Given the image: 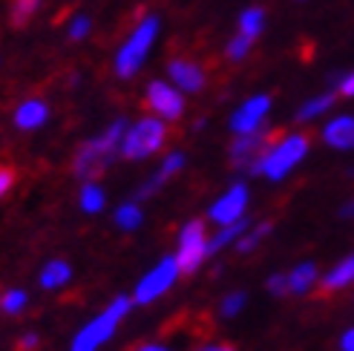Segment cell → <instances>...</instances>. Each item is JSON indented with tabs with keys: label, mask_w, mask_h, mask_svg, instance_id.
<instances>
[{
	"label": "cell",
	"mask_w": 354,
	"mask_h": 351,
	"mask_svg": "<svg viewBox=\"0 0 354 351\" xmlns=\"http://www.w3.org/2000/svg\"><path fill=\"white\" fill-rule=\"evenodd\" d=\"M245 303H248L245 291H234V294H227L225 300H222V317H236V314L245 308Z\"/></svg>",
	"instance_id": "obj_28"
},
{
	"label": "cell",
	"mask_w": 354,
	"mask_h": 351,
	"mask_svg": "<svg viewBox=\"0 0 354 351\" xmlns=\"http://www.w3.org/2000/svg\"><path fill=\"white\" fill-rule=\"evenodd\" d=\"M306 153H308V135L294 133L286 138H277L262 159V176L271 182H282L299 162L306 159Z\"/></svg>",
	"instance_id": "obj_4"
},
{
	"label": "cell",
	"mask_w": 354,
	"mask_h": 351,
	"mask_svg": "<svg viewBox=\"0 0 354 351\" xmlns=\"http://www.w3.org/2000/svg\"><path fill=\"white\" fill-rule=\"evenodd\" d=\"M12 182H15V173H12V167H0V196L12 187Z\"/></svg>",
	"instance_id": "obj_32"
},
{
	"label": "cell",
	"mask_w": 354,
	"mask_h": 351,
	"mask_svg": "<svg viewBox=\"0 0 354 351\" xmlns=\"http://www.w3.org/2000/svg\"><path fill=\"white\" fill-rule=\"evenodd\" d=\"M81 210L84 214H101L104 210V190L95 182H84V187H81Z\"/></svg>",
	"instance_id": "obj_25"
},
{
	"label": "cell",
	"mask_w": 354,
	"mask_h": 351,
	"mask_svg": "<svg viewBox=\"0 0 354 351\" xmlns=\"http://www.w3.org/2000/svg\"><path fill=\"white\" fill-rule=\"evenodd\" d=\"M268 291L282 296V294H288V274H271L268 276Z\"/></svg>",
	"instance_id": "obj_31"
},
{
	"label": "cell",
	"mask_w": 354,
	"mask_h": 351,
	"mask_svg": "<svg viewBox=\"0 0 354 351\" xmlns=\"http://www.w3.org/2000/svg\"><path fill=\"white\" fill-rule=\"evenodd\" d=\"M179 274H182V268H179V259H176V256L158 259V262H156V268L147 271L145 276L138 279L136 294H133V303H138V305H150V303H156L158 296L167 294V291L176 285Z\"/></svg>",
	"instance_id": "obj_7"
},
{
	"label": "cell",
	"mask_w": 354,
	"mask_h": 351,
	"mask_svg": "<svg viewBox=\"0 0 354 351\" xmlns=\"http://www.w3.org/2000/svg\"><path fill=\"white\" fill-rule=\"evenodd\" d=\"M340 348H343V351H354V328L343 331V337H340Z\"/></svg>",
	"instance_id": "obj_33"
},
{
	"label": "cell",
	"mask_w": 354,
	"mask_h": 351,
	"mask_svg": "<svg viewBox=\"0 0 354 351\" xmlns=\"http://www.w3.org/2000/svg\"><path fill=\"white\" fill-rule=\"evenodd\" d=\"M90 35V17H75L73 26H69V41H84Z\"/></svg>",
	"instance_id": "obj_30"
},
{
	"label": "cell",
	"mask_w": 354,
	"mask_h": 351,
	"mask_svg": "<svg viewBox=\"0 0 354 351\" xmlns=\"http://www.w3.org/2000/svg\"><path fill=\"white\" fill-rule=\"evenodd\" d=\"M147 107L165 121H179L185 113V98L176 86L165 81H150L147 84Z\"/></svg>",
	"instance_id": "obj_9"
},
{
	"label": "cell",
	"mask_w": 354,
	"mask_h": 351,
	"mask_svg": "<svg viewBox=\"0 0 354 351\" xmlns=\"http://www.w3.org/2000/svg\"><path fill=\"white\" fill-rule=\"evenodd\" d=\"M156 35H158L156 17H145V21L136 26V32L130 35L127 44H124L118 49V55H115V75L118 78H133L138 73L141 64H145V58H147L150 46H153V41H156Z\"/></svg>",
	"instance_id": "obj_5"
},
{
	"label": "cell",
	"mask_w": 354,
	"mask_h": 351,
	"mask_svg": "<svg viewBox=\"0 0 354 351\" xmlns=\"http://www.w3.org/2000/svg\"><path fill=\"white\" fill-rule=\"evenodd\" d=\"M271 231H274V225H271V222H262L259 227H248V231L236 239V251H239V254H251V251H254L257 245H259L265 236H268Z\"/></svg>",
	"instance_id": "obj_23"
},
{
	"label": "cell",
	"mask_w": 354,
	"mask_h": 351,
	"mask_svg": "<svg viewBox=\"0 0 354 351\" xmlns=\"http://www.w3.org/2000/svg\"><path fill=\"white\" fill-rule=\"evenodd\" d=\"M248 227H251V222H248L245 216L242 219H236V222H231V225H219V234L214 236V239H207V254H219L225 245H231V242H236Z\"/></svg>",
	"instance_id": "obj_17"
},
{
	"label": "cell",
	"mask_w": 354,
	"mask_h": 351,
	"mask_svg": "<svg viewBox=\"0 0 354 351\" xmlns=\"http://www.w3.org/2000/svg\"><path fill=\"white\" fill-rule=\"evenodd\" d=\"M185 167V153H179V150H176V153H167V159L162 162V167H158L153 176H150V179L145 182V184H141L138 190H136V202H141V199H150L153 196V193L158 190V187H162L167 179H170V176H176V173H179Z\"/></svg>",
	"instance_id": "obj_13"
},
{
	"label": "cell",
	"mask_w": 354,
	"mask_h": 351,
	"mask_svg": "<svg viewBox=\"0 0 354 351\" xmlns=\"http://www.w3.org/2000/svg\"><path fill=\"white\" fill-rule=\"evenodd\" d=\"M46 118H49V107L41 98H29L15 110V124L21 130H38L46 124Z\"/></svg>",
	"instance_id": "obj_15"
},
{
	"label": "cell",
	"mask_w": 354,
	"mask_h": 351,
	"mask_svg": "<svg viewBox=\"0 0 354 351\" xmlns=\"http://www.w3.org/2000/svg\"><path fill=\"white\" fill-rule=\"evenodd\" d=\"M323 142L334 150H354V115L331 118L323 130Z\"/></svg>",
	"instance_id": "obj_14"
},
{
	"label": "cell",
	"mask_w": 354,
	"mask_h": 351,
	"mask_svg": "<svg viewBox=\"0 0 354 351\" xmlns=\"http://www.w3.org/2000/svg\"><path fill=\"white\" fill-rule=\"evenodd\" d=\"M41 0H9V21L15 29H21L32 21V15L38 12Z\"/></svg>",
	"instance_id": "obj_21"
},
{
	"label": "cell",
	"mask_w": 354,
	"mask_h": 351,
	"mask_svg": "<svg viewBox=\"0 0 354 351\" xmlns=\"http://www.w3.org/2000/svg\"><path fill=\"white\" fill-rule=\"evenodd\" d=\"M268 110H271V98H268V95H254V98H248L242 107L231 115V130H234L236 135L259 130L262 121H265V115H268Z\"/></svg>",
	"instance_id": "obj_11"
},
{
	"label": "cell",
	"mask_w": 354,
	"mask_h": 351,
	"mask_svg": "<svg viewBox=\"0 0 354 351\" xmlns=\"http://www.w3.org/2000/svg\"><path fill=\"white\" fill-rule=\"evenodd\" d=\"M277 142V130H254L236 135V142L231 144V164L236 170H245L251 176L262 173V159Z\"/></svg>",
	"instance_id": "obj_6"
},
{
	"label": "cell",
	"mask_w": 354,
	"mask_h": 351,
	"mask_svg": "<svg viewBox=\"0 0 354 351\" xmlns=\"http://www.w3.org/2000/svg\"><path fill=\"white\" fill-rule=\"evenodd\" d=\"M141 222H145V214H141V207L136 199L124 202L118 210H115V225L121 227V231H138Z\"/></svg>",
	"instance_id": "obj_20"
},
{
	"label": "cell",
	"mask_w": 354,
	"mask_h": 351,
	"mask_svg": "<svg viewBox=\"0 0 354 351\" xmlns=\"http://www.w3.org/2000/svg\"><path fill=\"white\" fill-rule=\"evenodd\" d=\"M138 351H170V348H165V345H156V343H150V345H141Z\"/></svg>",
	"instance_id": "obj_36"
},
{
	"label": "cell",
	"mask_w": 354,
	"mask_h": 351,
	"mask_svg": "<svg viewBox=\"0 0 354 351\" xmlns=\"http://www.w3.org/2000/svg\"><path fill=\"white\" fill-rule=\"evenodd\" d=\"M69 279H73V268H69L64 259H49L44 265V271H41V285L44 288H61V285L69 283Z\"/></svg>",
	"instance_id": "obj_18"
},
{
	"label": "cell",
	"mask_w": 354,
	"mask_h": 351,
	"mask_svg": "<svg viewBox=\"0 0 354 351\" xmlns=\"http://www.w3.org/2000/svg\"><path fill=\"white\" fill-rule=\"evenodd\" d=\"M245 210H248V187L236 182L234 187H227V193H222V199L210 205L207 216L214 225H231L245 216Z\"/></svg>",
	"instance_id": "obj_10"
},
{
	"label": "cell",
	"mask_w": 354,
	"mask_h": 351,
	"mask_svg": "<svg viewBox=\"0 0 354 351\" xmlns=\"http://www.w3.org/2000/svg\"><path fill=\"white\" fill-rule=\"evenodd\" d=\"M24 305H26V291H21V288H12V291H6L3 296H0V308H3L6 314H21Z\"/></svg>",
	"instance_id": "obj_26"
},
{
	"label": "cell",
	"mask_w": 354,
	"mask_h": 351,
	"mask_svg": "<svg viewBox=\"0 0 354 351\" xmlns=\"http://www.w3.org/2000/svg\"><path fill=\"white\" fill-rule=\"evenodd\" d=\"M331 104H334V93H323V95H317V98L306 101L303 107H299L297 121H311V118H317V115H323V113H328V110H331Z\"/></svg>",
	"instance_id": "obj_24"
},
{
	"label": "cell",
	"mask_w": 354,
	"mask_h": 351,
	"mask_svg": "<svg viewBox=\"0 0 354 351\" xmlns=\"http://www.w3.org/2000/svg\"><path fill=\"white\" fill-rule=\"evenodd\" d=\"M167 142V124L165 118H141L133 127H127L121 142V155L130 162H141L147 155L158 153Z\"/></svg>",
	"instance_id": "obj_3"
},
{
	"label": "cell",
	"mask_w": 354,
	"mask_h": 351,
	"mask_svg": "<svg viewBox=\"0 0 354 351\" xmlns=\"http://www.w3.org/2000/svg\"><path fill=\"white\" fill-rule=\"evenodd\" d=\"M265 29V12L259 6H251V9H245L239 15V32L248 35V38H259V32Z\"/></svg>",
	"instance_id": "obj_22"
},
{
	"label": "cell",
	"mask_w": 354,
	"mask_h": 351,
	"mask_svg": "<svg viewBox=\"0 0 354 351\" xmlns=\"http://www.w3.org/2000/svg\"><path fill=\"white\" fill-rule=\"evenodd\" d=\"M167 75L185 93H202V86L207 81L205 78V69L196 61H190V58H173L167 64Z\"/></svg>",
	"instance_id": "obj_12"
},
{
	"label": "cell",
	"mask_w": 354,
	"mask_h": 351,
	"mask_svg": "<svg viewBox=\"0 0 354 351\" xmlns=\"http://www.w3.org/2000/svg\"><path fill=\"white\" fill-rule=\"evenodd\" d=\"M251 46H254V38H248V35H236V38H231V44H227V58L231 61H242L248 52H251Z\"/></svg>",
	"instance_id": "obj_27"
},
{
	"label": "cell",
	"mask_w": 354,
	"mask_h": 351,
	"mask_svg": "<svg viewBox=\"0 0 354 351\" xmlns=\"http://www.w3.org/2000/svg\"><path fill=\"white\" fill-rule=\"evenodd\" d=\"M130 300L127 296H115V300L104 308L98 317H93L90 323H86L78 334H75V340H73V345H69V351H98L104 343H110V337L115 334V328H118V323L127 317V311H130Z\"/></svg>",
	"instance_id": "obj_2"
},
{
	"label": "cell",
	"mask_w": 354,
	"mask_h": 351,
	"mask_svg": "<svg viewBox=\"0 0 354 351\" xmlns=\"http://www.w3.org/2000/svg\"><path fill=\"white\" fill-rule=\"evenodd\" d=\"M207 231H205V222L199 219H190L182 234H179V251H176V259H179V268L182 274H196L199 265L207 259Z\"/></svg>",
	"instance_id": "obj_8"
},
{
	"label": "cell",
	"mask_w": 354,
	"mask_h": 351,
	"mask_svg": "<svg viewBox=\"0 0 354 351\" xmlns=\"http://www.w3.org/2000/svg\"><path fill=\"white\" fill-rule=\"evenodd\" d=\"M354 285V254H348L346 259H340L326 276H323V288L326 291H340Z\"/></svg>",
	"instance_id": "obj_16"
},
{
	"label": "cell",
	"mask_w": 354,
	"mask_h": 351,
	"mask_svg": "<svg viewBox=\"0 0 354 351\" xmlns=\"http://www.w3.org/2000/svg\"><path fill=\"white\" fill-rule=\"evenodd\" d=\"M124 133H127V121L118 118V121H113V124L104 130L98 138H90V142H84L81 150L75 153V159H73V173H75V179H81V182H93L98 173L107 170L110 162L121 153Z\"/></svg>",
	"instance_id": "obj_1"
},
{
	"label": "cell",
	"mask_w": 354,
	"mask_h": 351,
	"mask_svg": "<svg viewBox=\"0 0 354 351\" xmlns=\"http://www.w3.org/2000/svg\"><path fill=\"white\" fill-rule=\"evenodd\" d=\"M340 216H343V219H354V199L340 207Z\"/></svg>",
	"instance_id": "obj_34"
},
{
	"label": "cell",
	"mask_w": 354,
	"mask_h": 351,
	"mask_svg": "<svg viewBox=\"0 0 354 351\" xmlns=\"http://www.w3.org/2000/svg\"><path fill=\"white\" fill-rule=\"evenodd\" d=\"M202 351H234L231 345H210V348H202Z\"/></svg>",
	"instance_id": "obj_37"
},
{
	"label": "cell",
	"mask_w": 354,
	"mask_h": 351,
	"mask_svg": "<svg viewBox=\"0 0 354 351\" xmlns=\"http://www.w3.org/2000/svg\"><path fill=\"white\" fill-rule=\"evenodd\" d=\"M334 90H337L343 98H354V73H346V75H334Z\"/></svg>",
	"instance_id": "obj_29"
},
{
	"label": "cell",
	"mask_w": 354,
	"mask_h": 351,
	"mask_svg": "<svg viewBox=\"0 0 354 351\" xmlns=\"http://www.w3.org/2000/svg\"><path fill=\"white\" fill-rule=\"evenodd\" d=\"M317 279V265L314 262H299L288 274V294H306Z\"/></svg>",
	"instance_id": "obj_19"
},
{
	"label": "cell",
	"mask_w": 354,
	"mask_h": 351,
	"mask_svg": "<svg viewBox=\"0 0 354 351\" xmlns=\"http://www.w3.org/2000/svg\"><path fill=\"white\" fill-rule=\"evenodd\" d=\"M35 345H38V334H26L24 340H21V348L26 351V348H35Z\"/></svg>",
	"instance_id": "obj_35"
}]
</instances>
